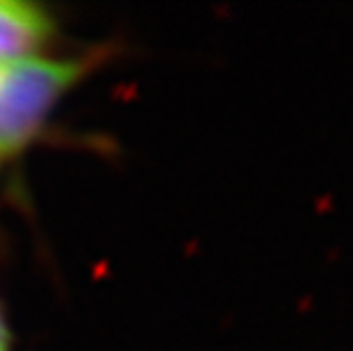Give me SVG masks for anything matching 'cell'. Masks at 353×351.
<instances>
[{"label": "cell", "mask_w": 353, "mask_h": 351, "mask_svg": "<svg viewBox=\"0 0 353 351\" xmlns=\"http://www.w3.org/2000/svg\"><path fill=\"white\" fill-rule=\"evenodd\" d=\"M0 162H3V160H0Z\"/></svg>", "instance_id": "3957f363"}, {"label": "cell", "mask_w": 353, "mask_h": 351, "mask_svg": "<svg viewBox=\"0 0 353 351\" xmlns=\"http://www.w3.org/2000/svg\"><path fill=\"white\" fill-rule=\"evenodd\" d=\"M85 59L32 55L0 64V160L23 151L62 96L85 76Z\"/></svg>", "instance_id": "6da1fadb"}, {"label": "cell", "mask_w": 353, "mask_h": 351, "mask_svg": "<svg viewBox=\"0 0 353 351\" xmlns=\"http://www.w3.org/2000/svg\"><path fill=\"white\" fill-rule=\"evenodd\" d=\"M0 351H10V333H7L3 312H0Z\"/></svg>", "instance_id": "7a4b0ae2"}]
</instances>
